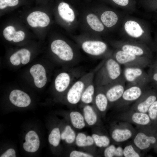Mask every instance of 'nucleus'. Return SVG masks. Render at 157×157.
I'll return each instance as SVG.
<instances>
[{"label":"nucleus","instance_id":"nucleus-34","mask_svg":"<svg viewBox=\"0 0 157 157\" xmlns=\"http://www.w3.org/2000/svg\"><path fill=\"white\" fill-rule=\"evenodd\" d=\"M16 31L14 27L12 26H8L3 30V35L4 38L7 40H13Z\"/></svg>","mask_w":157,"mask_h":157},{"label":"nucleus","instance_id":"nucleus-7","mask_svg":"<svg viewBox=\"0 0 157 157\" xmlns=\"http://www.w3.org/2000/svg\"><path fill=\"white\" fill-rule=\"evenodd\" d=\"M122 74L126 83V85L146 86L150 81L149 74L142 68L124 67Z\"/></svg>","mask_w":157,"mask_h":157},{"label":"nucleus","instance_id":"nucleus-19","mask_svg":"<svg viewBox=\"0 0 157 157\" xmlns=\"http://www.w3.org/2000/svg\"><path fill=\"white\" fill-rule=\"evenodd\" d=\"M124 28L129 36L135 39L141 40L144 33L142 26L138 22L134 20L126 21L124 24Z\"/></svg>","mask_w":157,"mask_h":157},{"label":"nucleus","instance_id":"nucleus-42","mask_svg":"<svg viewBox=\"0 0 157 157\" xmlns=\"http://www.w3.org/2000/svg\"><path fill=\"white\" fill-rule=\"evenodd\" d=\"M150 81L151 80L155 84L157 85V70L152 74L149 75Z\"/></svg>","mask_w":157,"mask_h":157},{"label":"nucleus","instance_id":"nucleus-20","mask_svg":"<svg viewBox=\"0 0 157 157\" xmlns=\"http://www.w3.org/2000/svg\"><path fill=\"white\" fill-rule=\"evenodd\" d=\"M9 99L13 104L18 107H27L31 102V98L27 94L17 89L14 90L11 92Z\"/></svg>","mask_w":157,"mask_h":157},{"label":"nucleus","instance_id":"nucleus-35","mask_svg":"<svg viewBox=\"0 0 157 157\" xmlns=\"http://www.w3.org/2000/svg\"><path fill=\"white\" fill-rule=\"evenodd\" d=\"M21 58V62L23 65L27 64L30 58L31 53L30 51L26 49H22L18 51Z\"/></svg>","mask_w":157,"mask_h":157},{"label":"nucleus","instance_id":"nucleus-26","mask_svg":"<svg viewBox=\"0 0 157 157\" xmlns=\"http://www.w3.org/2000/svg\"><path fill=\"white\" fill-rule=\"evenodd\" d=\"M69 117L71 124L74 128L81 129L85 127L86 122L83 115L79 112L76 111L71 112Z\"/></svg>","mask_w":157,"mask_h":157},{"label":"nucleus","instance_id":"nucleus-14","mask_svg":"<svg viewBox=\"0 0 157 157\" xmlns=\"http://www.w3.org/2000/svg\"><path fill=\"white\" fill-rule=\"evenodd\" d=\"M156 99L155 95L146 90L140 98L135 102L131 110L147 113L150 107Z\"/></svg>","mask_w":157,"mask_h":157},{"label":"nucleus","instance_id":"nucleus-38","mask_svg":"<svg viewBox=\"0 0 157 157\" xmlns=\"http://www.w3.org/2000/svg\"><path fill=\"white\" fill-rule=\"evenodd\" d=\"M21 58L18 51L12 54L10 58L11 63L15 66L19 65L21 63Z\"/></svg>","mask_w":157,"mask_h":157},{"label":"nucleus","instance_id":"nucleus-4","mask_svg":"<svg viewBox=\"0 0 157 157\" xmlns=\"http://www.w3.org/2000/svg\"><path fill=\"white\" fill-rule=\"evenodd\" d=\"M96 69L84 74L76 81L66 92L67 102L72 105H75L80 102L82 94L89 82L94 78Z\"/></svg>","mask_w":157,"mask_h":157},{"label":"nucleus","instance_id":"nucleus-39","mask_svg":"<svg viewBox=\"0 0 157 157\" xmlns=\"http://www.w3.org/2000/svg\"><path fill=\"white\" fill-rule=\"evenodd\" d=\"M69 156L70 157H93L94 156L91 154L88 153L74 150L71 152Z\"/></svg>","mask_w":157,"mask_h":157},{"label":"nucleus","instance_id":"nucleus-27","mask_svg":"<svg viewBox=\"0 0 157 157\" xmlns=\"http://www.w3.org/2000/svg\"><path fill=\"white\" fill-rule=\"evenodd\" d=\"M75 143L79 147H84L92 145L94 144L92 136L87 135L85 133L80 132L76 135Z\"/></svg>","mask_w":157,"mask_h":157},{"label":"nucleus","instance_id":"nucleus-17","mask_svg":"<svg viewBox=\"0 0 157 157\" xmlns=\"http://www.w3.org/2000/svg\"><path fill=\"white\" fill-rule=\"evenodd\" d=\"M84 19L86 26L92 31L100 33L105 30V27L94 12H87L85 15Z\"/></svg>","mask_w":157,"mask_h":157},{"label":"nucleus","instance_id":"nucleus-15","mask_svg":"<svg viewBox=\"0 0 157 157\" xmlns=\"http://www.w3.org/2000/svg\"><path fill=\"white\" fill-rule=\"evenodd\" d=\"M133 144L138 149L144 150L149 148L151 144L156 142V138L148 135L142 128L141 131L135 133L133 137Z\"/></svg>","mask_w":157,"mask_h":157},{"label":"nucleus","instance_id":"nucleus-13","mask_svg":"<svg viewBox=\"0 0 157 157\" xmlns=\"http://www.w3.org/2000/svg\"><path fill=\"white\" fill-rule=\"evenodd\" d=\"M120 119L128 123L143 127L150 123L151 119L146 113L134 111L132 110L125 112L120 115Z\"/></svg>","mask_w":157,"mask_h":157},{"label":"nucleus","instance_id":"nucleus-24","mask_svg":"<svg viewBox=\"0 0 157 157\" xmlns=\"http://www.w3.org/2000/svg\"><path fill=\"white\" fill-rule=\"evenodd\" d=\"M96 90L94 78L87 85L81 96L80 101L84 104H90L93 103Z\"/></svg>","mask_w":157,"mask_h":157},{"label":"nucleus","instance_id":"nucleus-10","mask_svg":"<svg viewBox=\"0 0 157 157\" xmlns=\"http://www.w3.org/2000/svg\"><path fill=\"white\" fill-rule=\"evenodd\" d=\"M146 86L137 85H126V88L119 101L115 104L118 108H123L135 102L146 90Z\"/></svg>","mask_w":157,"mask_h":157},{"label":"nucleus","instance_id":"nucleus-1","mask_svg":"<svg viewBox=\"0 0 157 157\" xmlns=\"http://www.w3.org/2000/svg\"><path fill=\"white\" fill-rule=\"evenodd\" d=\"M112 54L104 58L96 68L94 77L96 87L106 86L115 81L122 75L121 65Z\"/></svg>","mask_w":157,"mask_h":157},{"label":"nucleus","instance_id":"nucleus-6","mask_svg":"<svg viewBox=\"0 0 157 157\" xmlns=\"http://www.w3.org/2000/svg\"><path fill=\"white\" fill-rule=\"evenodd\" d=\"M83 74L80 69L72 68L59 73L54 81L55 90L60 93L67 92L73 83Z\"/></svg>","mask_w":157,"mask_h":157},{"label":"nucleus","instance_id":"nucleus-43","mask_svg":"<svg viewBox=\"0 0 157 157\" xmlns=\"http://www.w3.org/2000/svg\"><path fill=\"white\" fill-rule=\"evenodd\" d=\"M156 68H157V67H156ZM156 70H157V69H156Z\"/></svg>","mask_w":157,"mask_h":157},{"label":"nucleus","instance_id":"nucleus-22","mask_svg":"<svg viewBox=\"0 0 157 157\" xmlns=\"http://www.w3.org/2000/svg\"><path fill=\"white\" fill-rule=\"evenodd\" d=\"M25 140L23 147L26 151L34 152L38 150L40 146V141L38 135L35 131H29L26 135Z\"/></svg>","mask_w":157,"mask_h":157},{"label":"nucleus","instance_id":"nucleus-11","mask_svg":"<svg viewBox=\"0 0 157 157\" xmlns=\"http://www.w3.org/2000/svg\"><path fill=\"white\" fill-rule=\"evenodd\" d=\"M57 10L60 17L71 30L76 28L78 23L77 15L76 11L71 5L67 2H61L58 6Z\"/></svg>","mask_w":157,"mask_h":157},{"label":"nucleus","instance_id":"nucleus-25","mask_svg":"<svg viewBox=\"0 0 157 157\" xmlns=\"http://www.w3.org/2000/svg\"><path fill=\"white\" fill-rule=\"evenodd\" d=\"M83 111L85 121L88 125L93 126L97 122L98 116L92 106L90 104H84Z\"/></svg>","mask_w":157,"mask_h":157},{"label":"nucleus","instance_id":"nucleus-21","mask_svg":"<svg viewBox=\"0 0 157 157\" xmlns=\"http://www.w3.org/2000/svg\"><path fill=\"white\" fill-rule=\"evenodd\" d=\"M97 110L104 113L109 106V103L102 87H96L93 102Z\"/></svg>","mask_w":157,"mask_h":157},{"label":"nucleus","instance_id":"nucleus-23","mask_svg":"<svg viewBox=\"0 0 157 157\" xmlns=\"http://www.w3.org/2000/svg\"><path fill=\"white\" fill-rule=\"evenodd\" d=\"M101 13L100 16H98L105 27L111 28L117 22L118 16L113 11L106 9L103 10Z\"/></svg>","mask_w":157,"mask_h":157},{"label":"nucleus","instance_id":"nucleus-30","mask_svg":"<svg viewBox=\"0 0 157 157\" xmlns=\"http://www.w3.org/2000/svg\"><path fill=\"white\" fill-rule=\"evenodd\" d=\"M94 144L99 148H106L110 144V140L107 136L94 133L92 134Z\"/></svg>","mask_w":157,"mask_h":157},{"label":"nucleus","instance_id":"nucleus-5","mask_svg":"<svg viewBox=\"0 0 157 157\" xmlns=\"http://www.w3.org/2000/svg\"><path fill=\"white\" fill-rule=\"evenodd\" d=\"M113 58L121 65L124 67H137L144 68L150 63L149 58L137 56L116 49L112 54Z\"/></svg>","mask_w":157,"mask_h":157},{"label":"nucleus","instance_id":"nucleus-29","mask_svg":"<svg viewBox=\"0 0 157 157\" xmlns=\"http://www.w3.org/2000/svg\"><path fill=\"white\" fill-rule=\"evenodd\" d=\"M76 135L71 126L67 125L65 126L61 134V139L65 140L67 144H72L75 141Z\"/></svg>","mask_w":157,"mask_h":157},{"label":"nucleus","instance_id":"nucleus-16","mask_svg":"<svg viewBox=\"0 0 157 157\" xmlns=\"http://www.w3.org/2000/svg\"><path fill=\"white\" fill-rule=\"evenodd\" d=\"M27 21L29 25L32 27H44L50 22L49 16L45 13L35 11L31 13L27 17Z\"/></svg>","mask_w":157,"mask_h":157},{"label":"nucleus","instance_id":"nucleus-36","mask_svg":"<svg viewBox=\"0 0 157 157\" xmlns=\"http://www.w3.org/2000/svg\"><path fill=\"white\" fill-rule=\"evenodd\" d=\"M151 119L154 120L157 117V100H156L149 108L148 112Z\"/></svg>","mask_w":157,"mask_h":157},{"label":"nucleus","instance_id":"nucleus-37","mask_svg":"<svg viewBox=\"0 0 157 157\" xmlns=\"http://www.w3.org/2000/svg\"><path fill=\"white\" fill-rule=\"evenodd\" d=\"M18 3V0H0V9H3L8 6H14Z\"/></svg>","mask_w":157,"mask_h":157},{"label":"nucleus","instance_id":"nucleus-8","mask_svg":"<svg viewBox=\"0 0 157 157\" xmlns=\"http://www.w3.org/2000/svg\"><path fill=\"white\" fill-rule=\"evenodd\" d=\"M126 82L122 75L113 82L102 87L109 105L116 104L121 98L126 88Z\"/></svg>","mask_w":157,"mask_h":157},{"label":"nucleus","instance_id":"nucleus-41","mask_svg":"<svg viewBox=\"0 0 157 157\" xmlns=\"http://www.w3.org/2000/svg\"><path fill=\"white\" fill-rule=\"evenodd\" d=\"M16 157L15 151L13 149H9L2 154L0 157Z\"/></svg>","mask_w":157,"mask_h":157},{"label":"nucleus","instance_id":"nucleus-3","mask_svg":"<svg viewBox=\"0 0 157 157\" xmlns=\"http://www.w3.org/2000/svg\"><path fill=\"white\" fill-rule=\"evenodd\" d=\"M75 40L85 53L92 57L104 58L112 54L107 44L101 40L85 37H78Z\"/></svg>","mask_w":157,"mask_h":157},{"label":"nucleus","instance_id":"nucleus-12","mask_svg":"<svg viewBox=\"0 0 157 157\" xmlns=\"http://www.w3.org/2000/svg\"><path fill=\"white\" fill-rule=\"evenodd\" d=\"M112 130L111 136L112 139L118 143L126 141L134 137V129L129 123H120Z\"/></svg>","mask_w":157,"mask_h":157},{"label":"nucleus","instance_id":"nucleus-33","mask_svg":"<svg viewBox=\"0 0 157 157\" xmlns=\"http://www.w3.org/2000/svg\"><path fill=\"white\" fill-rule=\"evenodd\" d=\"M123 157H139L140 154L136 150L135 147L131 144L126 146L123 148Z\"/></svg>","mask_w":157,"mask_h":157},{"label":"nucleus","instance_id":"nucleus-31","mask_svg":"<svg viewBox=\"0 0 157 157\" xmlns=\"http://www.w3.org/2000/svg\"><path fill=\"white\" fill-rule=\"evenodd\" d=\"M61 139V134L59 129L57 127L54 128L51 131L48 137L49 143L54 147L57 146Z\"/></svg>","mask_w":157,"mask_h":157},{"label":"nucleus","instance_id":"nucleus-28","mask_svg":"<svg viewBox=\"0 0 157 157\" xmlns=\"http://www.w3.org/2000/svg\"><path fill=\"white\" fill-rule=\"evenodd\" d=\"M123 149L120 146L116 147L113 144H110L105 148L104 154L105 157H121L123 156Z\"/></svg>","mask_w":157,"mask_h":157},{"label":"nucleus","instance_id":"nucleus-18","mask_svg":"<svg viewBox=\"0 0 157 157\" xmlns=\"http://www.w3.org/2000/svg\"><path fill=\"white\" fill-rule=\"evenodd\" d=\"M33 77L35 85L38 88L43 87L46 84L47 78L45 69L41 65L36 64L33 65L29 70Z\"/></svg>","mask_w":157,"mask_h":157},{"label":"nucleus","instance_id":"nucleus-32","mask_svg":"<svg viewBox=\"0 0 157 157\" xmlns=\"http://www.w3.org/2000/svg\"><path fill=\"white\" fill-rule=\"evenodd\" d=\"M111 3L123 8H132L135 7L134 0H106Z\"/></svg>","mask_w":157,"mask_h":157},{"label":"nucleus","instance_id":"nucleus-9","mask_svg":"<svg viewBox=\"0 0 157 157\" xmlns=\"http://www.w3.org/2000/svg\"><path fill=\"white\" fill-rule=\"evenodd\" d=\"M110 44L116 49L149 58L148 50L144 43L135 42L115 41L111 42Z\"/></svg>","mask_w":157,"mask_h":157},{"label":"nucleus","instance_id":"nucleus-2","mask_svg":"<svg viewBox=\"0 0 157 157\" xmlns=\"http://www.w3.org/2000/svg\"><path fill=\"white\" fill-rule=\"evenodd\" d=\"M51 49L53 54L64 63L71 67L78 62L80 58L78 50L72 43L61 39H56L51 43Z\"/></svg>","mask_w":157,"mask_h":157},{"label":"nucleus","instance_id":"nucleus-40","mask_svg":"<svg viewBox=\"0 0 157 157\" xmlns=\"http://www.w3.org/2000/svg\"><path fill=\"white\" fill-rule=\"evenodd\" d=\"M24 32L22 31H16L13 36V41L15 42H18L23 40L25 38Z\"/></svg>","mask_w":157,"mask_h":157}]
</instances>
